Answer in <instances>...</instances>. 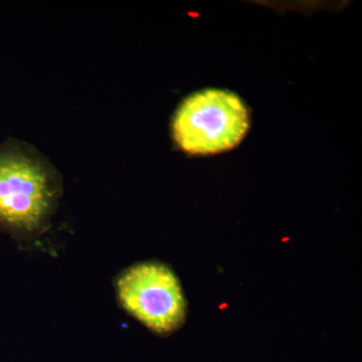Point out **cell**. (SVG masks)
I'll return each mask as SVG.
<instances>
[{
	"label": "cell",
	"mask_w": 362,
	"mask_h": 362,
	"mask_svg": "<svg viewBox=\"0 0 362 362\" xmlns=\"http://www.w3.org/2000/svg\"><path fill=\"white\" fill-rule=\"evenodd\" d=\"M249 127V111L237 94L206 89L180 104L173 117V134L187 154L213 156L238 146Z\"/></svg>",
	"instance_id": "cell-2"
},
{
	"label": "cell",
	"mask_w": 362,
	"mask_h": 362,
	"mask_svg": "<svg viewBox=\"0 0 362 362\" xmlns=\"http://www.w3.org/2000/svg\"><path fill=\"white\" fill-rule=\"evenodd\" d=\"M51 166L18 142L0 144V226L16 235L42 230L59 197Z\"/></svg>",
	"instance_id": "cell-1"
},
{
	"label": "cell",
	"mask_w": 362,
	"mask_h": 362,
	"mask_svg": "<svg viewBox=\"0 0 362 362\" xmlns=\"http://www.w3.org/2000/svg\"><path fill=\"white\" fill-rule=\"evenodd\" d=\"M117 292L123 308L157 334L175 332L185 322L187 303L180 281L163 264L131 267L117 281Z\"/></svg>",
	"instance_id": "cell-3"
}]
</instances>
